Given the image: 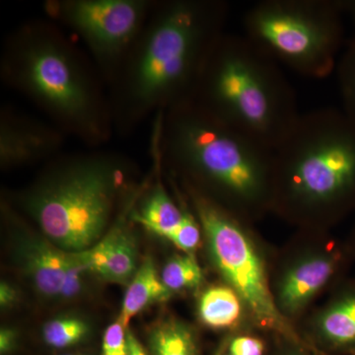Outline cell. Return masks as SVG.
I'll return each instance as SVG.
<instances>
[{
    "instance_id": "cell-28",
    "label": "cell",
    "mask_w": 355,
    "mask_h": 355,
    "mask_svg": "<svg viewBox=\"0 0 355 355\" xmlns=\"http://www.w3.org/2000/svg\"><path fill=\"white\" fill-rule=\"evenodd\" d=\"M343 16H349L355 25V0H338Z\"/></svg>"
},
{
    "instance_id": "cell-17",
    "label": "cell",
    "mask_w": 355,
    "mask_h": 355,
    "mask_svg": "<svg viewBox=\"0 0 355 355\" xmlns=\"http://www.w3.org/2000/svg\"><path fill=\"white\" fill-rule=\"evenodd\" d=\"M150 345L154 355H198L195 336L177 320H164L156 324L151 331Z\"/></svg>"
},
{
    "instance_id": "cell-21",
    "label": "cell",
    "mask_w": 355,
    "mask_h": 355,
    "mask_svg": "<svg viewBox=\"0 0 355 355\" xmlns=\"http://www.w3.org/2000/svg\"><path fill=\"white\" fill-rule=\"evenodd\" d=\"M343 111L355 121V35L345 46L336 65Z\"/></svg>"
},
{
    "instance_id": "cell-11",
    "label": "cell",
    "mask_w": 355,
    "mask_h": 355,
    "mask_svg": "<svg viewBox=\"0 0 355 355\" xmlns=\"http://www.w3.org/2000/svg\"><path fill=\"white\" fill-rule=\"evenodd\" d=\"M67 135L55 125H48L9 107L0 113V166L13 169L49 160L60 155Z\"/></svg>"
},
{
    "instance_id": "cell-13",
    "label": "cell",
    "mask_w": 355,
    "mask_h": 355,
    "mask_svg": "<svg viewBox=\"0 0 355 355\" xmlns=\"http://www.w3.org/2000/svg\"><path fill=\"white\" fill-rule=\"evenodd\" d=\"M335 270L330 257L314 256L303 260L286 273L279 288V303L287 313L302 309L329 282Z\"/></svg>"
},
{
    "instance_id": "cell-16",
    "label": "cell",
    "mask_w": 355,
    "mask_h": 355,
    "mask_svg": "<svg viewBox=\"0 0 355 355\" xmlns=\"http://www.w3.org/2000/svg\"><path fill=\"white\" fill-rule=\"evenodd\" d=\"M242 314V300L230 286H212L203 292L198 315L203 324L214 329L234 326Z\"/></svg>"
},
{
    "instance_id": "cell-14",
    "label": "cell",
    "mask_w": 355,
    "mask_h": 355,
    "mask_svg": "<svg viewBox=\"0 0 355 355\" xmlns=\"http://www.w3.org/2000/svg\"><path fill=\"white\" fill-rule=\"evenodd\" d=\"M186 211L168 195L163 184L158 183L147 193L139 209L133 210L130 218L149 232L166 239L181 224Z\"/></svg>"
},
{
    "instance_id": "cell-6",
    "label": "cell",
    "mask_w": 355,
    "mask_h": 355,
    "mask_svg": "<svg viewBox=\"0 0 355 355\" xmlns=\"http://www.w3.org/2000/svg\"><path fill=\"white\" fill-rule=\"evenodd\" d=\"M272 200L303 214L354 205L355 121L334 108L301 114L273 150Z\"/></svg>"
},
{
    "instance_id": "cell-27",
    "label": "cell",
    "mask_w": 355,
    "mask_h": 355,
    "mask_svg": "<svg viewBox=\"0 0 355 355\" xmlns=\"http://www.w3.org/2000/svg\"><path fill=\"white\" fill-rule=\"evenodd\" d=\"M128 354L127 355H147L141 343L137 340L132 331L128 330Z\"/></svg>"
},
{
    "instance_id": "cell-26",
    "label": "cell",
    "mask_w": 355,
    "mask_h": 355,
    "mask_svg": "<svg viewBox=\"0 0 355 355\" xmlns=\"http://www.w3.org/2000/svg\"><path fill=\"white\" fill-rule=\"evenodd\" d=\"M14 342H15L14 331L8 330V329H2L1 333H0V350L2 354L12 349Z\"/></svg>"
},
{
    "instance_id": "cell-10",
    "label": "cell",
    "mask_w": 355,
    "mask_h": 355,
    "mask_svg": "<svg viewBox=\"0 0 355 355\" xmlns=\"http://www.w3.org/2000/svg\"><path fill=\"white\" fill-rule=\"evenodd\" d=\"M6 217L12 229L14 261L37 292L48 299L76 297L88 272L78 254L65 252L41 232L30 230L7 207Z\"/></svg>"
},
{
    "instance_id": "cell-18",
    "label": "cell",
    "mask_w": 355,
    "mask_h": 355,
    "mask_svg": "<svg viewBox=\"0 0 355 355\" xmlns=\"http://www.w3.org/2000/svg\"><path fill=\"white\" fill-rule=\"evenodd\" d=\"M320 331L327 340L335 345L355 342V294L340 299L324 313Z\"/></svg>"
},
{
    "instance_id": "cell-24",
    "label": "cell",
    "mask_w": 355,
    "mask_h": 355,
    "mask_svg": "<svg viewBox=\"0 0 355 355\" xmlns=\"http://www.w3.org/2000/svg\"><path fill=\"white\" fill-rule=\"evenodd\" d=\"M230 355H263L265 345L253 336H238L229 347Z\"/></svg>"
},
{
    "instance_id": "cell-2",
    "label": "cell",
    "mask_w": 355,
    "mask_h": 355,
    "mask_svg": "<svg viewBox=\"0 0 355 355\" xmlns=\"http://www.w3.org/2000/svg\"><path fill=\"white\" fill-rule=\"evenodd\" d=\"M1 76L48 114L65 135L91 146L111 137L109 99L83 55L53 23L30 21L8 37Z\"/></svg>"
},
{
    "instance_id": "cell-12",
    "label": "cell",
    "mask_w": 355,
    "mask_h": 355,
    "mask_svg": "<svg viewBox=\"0 0 355 355\" xmlns=\"http://www.w3.org/2000/svg\"><path fill=\"white\" fill-rule=\"evenodd\" d=\"M77 254L88 272L114 284L128 286L139 270L135 238L123 218L97 244Z\"/></svg>"
},
{
    "instance_id": "cell-23",
    "label": "cell",
    "mask_w": 355,
    "mask_h": 355,
    "mask_svg": "<svg viewBox=\"0 0 355 355\" xmlns=\"http://www.w3.org/2000/svg\"><path fill=\"white\" fill-rule=\"evenodd\" d=\"M128 329L120 321L110 324L103 338V355H127Z\"/></svg>"
},
{
    "instance_id": "cell-22",
    "label": "cell",
    "mask_w": 355,
    "mask_h": 355,
    "mask_svg": "<svg viewBox=\"0 0 355 355\" xmlns=\"http://www.w3.org/2000/svg\"><path fill=\"white\" fill-rule=\"evenodd\" d=\"M202 226L197 216L187 210L183 220L175 230H173L166 239L171 241L187 254L193 256V252L197 251L202 239Z\"/></svg>"
},
{
    "instance_id": "cell-20",
    "label": "cell",
    "mask_w": 355,
    "mask_h": 355,
    "mask_svg": "<svg viewBox=\"0 0 355 355\" xmlns=\"http://www.w3.org/2000/svg\"><path fill=\"white\" fill-rule=\"evenodd\" d=\"M88 327L78 318L64 317L51 320L44 324V342L55 349H64L80 342L86 336Z\"/></svg>"
},
{
    "instance_id": "cell-25",
    "label": "cell",
    "mask_w": 355,
    "mask_h": 355,
    "mask_svg": "<svg viewBox=\"0 0 355 355\" xmlns=\"http://www.w3.org/2000/svg\"><path fill=\"white\" fill-rule=\"evenodd\" d=\"M16 298H17V294H16L15 289L6 282H2L0 286V304L2 307L12 304Z\"/></svg>"
},
{
    "instance_id": "cell-9",
    "label": "cell",
    "mask_w": 355,
    "mask_h": 355,
    "mask_svg": "<svg viewBox=\"0 0 355 355\" xmlns=\"http://www.w3.org/2000/svg\"><path fill=\"white\" fill-rule=\"evenodd\" d=\"M155 3V0H49L44 7L51 19L83 40L110 84Z\"/></svg>"
},
{
    "instance_id": "cell-3",
    "label": "cell",
    "mask_w": 355,
    "mask_h": 355,
    "mask_svg": "<svg viewBox=\"0 0 355 355\" xmlns=\"http://www.w3.org/2000/svg\"><path fill=\"white\" fill-rule=\"evenodd\" d=\"M161 164L214 191L233 207L272 202L273 151L212 116L191 100L156 116Z\"/></svg>"
},
{
    "instance_id": "cell-15",
    "label": "cell",
    "mask_w": 355,
    "mask_h": 355,
    "mask_svg": "<svg viewBox=\"0 0 355 355\" xmlns=\"http://www.w3.org/2000/svg\"><path fill=\"white\" fill-rule=\"evenodd\" d=\"M172 292L163 284L153 260L147 259L141 263L125 294L119 321L128 329L133 317L149 305L162 302L171 297Z\"/></svg>"
},
{
    "instance_id": "cell-5",
    "label": "cell",
    "mask_w": 355,
    "mask_h": 355,
    "mask_svg": "<svg viewBox=\"0 0 355 355\" xmlns=\"http://www.w3.org/2000/svg\"><path fill=\"white\" fill-rule=\"evenodd\" d=\"M132 163L106 151L62 154L17 196V202L53 245L80 253L104 237Z\"/></svg>"
},
{
    "instance_id": "cell-4",
    "label": "cell",
    "mask_w": 355,
    "mask_h": 355,
    "mask_svg": "<svg viewBox=\"0 0 355 355\" xmlns=\"http://www.w3.org/2000/svg\"><path fill=\"white\" fill-rule=\"evenodd\" d=\"M191 100L272 151L301 114L279 62L245 35L226 32L210 51Z\"/></svg>"
},
{
    "instance_id": "cell-1",
    "label": "cell",
    "mask_w": 355,
    "mask_h": 355,
    "mask_svg": "<svg viewBox=\"0 0 355 355\" xmlns=\"http://www.w3.org/2000/svg\"><path fill=\"white\" fill-rule=\"evenodd\" d=\"M228 16L221 0L156 1L109 84L114 130L127 135L153 114L191 100Z\"/></svg>"
},
{
    "instance_id": "cell-19",
    "label": "cell",
    "mask_w": 355,
    "mask_h": 355,
    "mask_svg": "<svg viewBox=\"0 0 355 355\" xmlns=\"http://www.w3.org/2000/svg\"><path fill=\"white\" fill-rule=\"evenodd\" d=\"M160 277L170 291H179L200 286L202 270L191 254H177L166 263Z\"/></svg>"
},
{
    "instance_id": "cell-8",
    "label": "cell",
    "mask_w": 355,
    "mask_h": 355,
    "mask_svg": "<svg viewBox=\"0 0 355 355\" xmlns=\"http://www.w3.org/2000/svg\"><path fill=\"white\" fill-rule=\"evenodd\" d=\"M191 196L210 256L228 286L237 292L259 324L291 336V327L273 301L263 260L237 216L193 189Z\"/></svg>"
},
{
    "instance_id": "cell-7",
    "label": "cell",
    "mask_w": 355,
    "mask_h": 355,
    "mask_svg": "<svg viewBox=\"0 0 355 355\" xmlns=\"http://www.w3.org/2000/svg\"><path fill=\"white\" fill-rule=\"evenodd\" d=\"M343 17L338 0H263L245 13L243 35L279 64L324 79L342 55Z\"/></svg>"
}]
</instances>
